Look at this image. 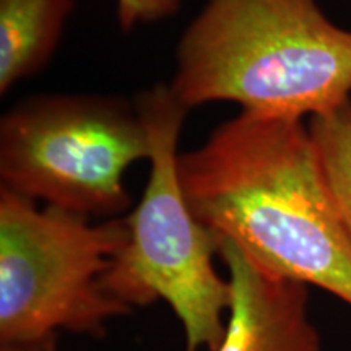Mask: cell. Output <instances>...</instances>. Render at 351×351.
Here are the masks:
<instances>
[{"label": "cell", "mask_w": 351, "mask_h": 351, "mask_svg": "<svg viewBox=\"0 0 351 351\" xmlns=\"http://www.w3.org/2000/svg\"><path fill=\"white\" fill-rule=\"evenodd\" d=\"M46 341H34V343H10L0 345V351H44Z\"/></svg>", "instance_id": "10"}, {"label": "cell", "mask_w": 351, "mask_h": 351, "mask_svg": "<svg viewBox=\"0 0 351 351\" xmlns=\"http://www.w3.org/2000/svg\"><path fill=\"white\" fill-rule=\"evenodd\" d=\"M148 158L137 106L116 95H34L0 119V187L88 218L127 212L125 173Z\"/></svg>", "instance_id": "5"}, {"label": "cell", "mask_w": 351, "mask_h": 351, "mask_svg": "<svg viewBox=\"0 0 351 351\" xmlns=\"http://www.w3.org/2000/svg\"><path fill=\"white\" fill-rule=\"evenodd\" d=\"M135 106L150 138V174L137 207L124 217L129 239L101 283L132 311L168 302L182 324L186 351H217L231 289L213 263L218 236L189 207L179 178V137L191 109L176 98L169 83L140 91Z\"/></svg>", "instance_id": "3"}, {"label": "cell", "mask_w": 351, "mask_h": 351, "mask_svg": "<svg viewBox=\"0 0 351 351\" xmlns=\"http://www.w3.org/2000/svg\"><path fill=\"white\" fill-rule=\"evenodd\" d=\"M182 0H117V21L122 33L178 15Z\"/></svg>", "instance_id": "9"}, {"label": "cell", "mask_w": 351, "mask_h": 351, "mask_svg": "<svg viewBox=\"0 0 351 351\" xmlns=\"http://www.w3.org/2000/svg\"><path fill=\"white\" fill-rule=\"evenodd\" d=\"M178 166L189 207L218 238L351 307V241L306 121L239 112Z\"/></svg>", "instance_id": "1"}, {"label": "cell", "mask_w": 351, "mask_h": 351, "mask_svg": "<svg viewBox=\"0 0 351 351\" xmlns=\"http://www.w3.org/2000/svg\"><path fill=\"white\" fill-rule=\"evenodd\" d=\"M324 179L351 241V99L307 119Z\"/></svg>", "instance_id": "8"}, {"label": "cell", "mask_w": 351, "mask_h": 351, "mask_svg": "<svg viewBox=\"0 0 351 351\" xmlns=\"http://www.w3.org/2000/svg\"><path fill=\"white\" fill-rule=\"evenodd\" d=\"M231 289L217 351H322L309 314V287L267 270L232 241L218 238Z\"/></svg>", "instance_id": "6"}, {"label": "cell", "mask_w": 351, "mask_h": 351, "mask_svg": "<svg viewBox=\"0 0 351 351\" xmlns=\"http://www.w3.org/2000/svg\"><path fill=\"white\" fill-rule=\"evenodd\" d=\"M127 239L125 218L93 223L0 187V345L57 330L103 337L109 320L132 313L101 283Z\"/></svg>", "instance_id": "4"}, {"label": "cell", "mask_w": 351, "mask_h": 351, "mask_svg": "<svg viewBox=\"0 0 351 351\" xmlns=\"http://www.w3.org/2000/svg\"><path fill=\"white\" fill-rule=\"evenodd\" d=\"M169 88L187 109L311 119L351 99V29L317 0H207L176 46Z\"/></svg>", "instance_id": "2"}, {"label": "cell", "mask_w": 351, "mask_h": 351, "mask_svg": "<svg viewBox=\"0 0 351 351\" xmlns=\"http://www.w3.org/2000/svg\"><path fill=\"white\" fill-rule=\"evenodd\" d=\"M44 351H59V346H57V335H52L46 340Z\"/></svg>", "instance_id": "11"}, {"label": "cell", "mask_w": 351, "mask_h": 351, "mask_svg": "<svg viewBox=\"0 0 351 351\" xmlns=\"http://www.w3.org/2000/svg\"><path fill=\"white\" fill-rule=\"evenodd\" d=\"M75 0H0V95L54 57Z\"/></svg>", "instance_id": "7"}]
</instances>
